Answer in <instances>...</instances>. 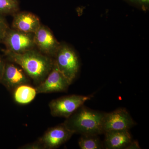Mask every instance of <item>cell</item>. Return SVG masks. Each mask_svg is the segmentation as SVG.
<instances>
[{
	"label": "cell",
	"mask_w": 149,
	"mask_h": 149,
	"mask_svg": "<svg viewBox=\"0 0 149 149\" xmlns=\"http://www.w3.org/2000/svg\"><path fill=\"white\" fill-rule=\"evenodd\" d=\"M3 52L8 60L20 67L37 85L42 82L53 67V58L34 49L21 54L5 49Z\"/></svg>",
	"instance_id": "1"
},
{
	"label": "cell",
	"mask_w": 149,
	"mask_h": 149,
	"mask_svg": "<svg viewBox=\"0 0 149 149\" xmlns=\"http://www.w3.org/2000/svg\"><path fill=\"white\" fill-rule=\"evenodd\" d=\"M105 113L83 105L66 118L63 123L74 134L98 136L103 134L102 124Z\"/></svg>",
	"instance_id": "2"
},
{
	"label": "cell",
	"mask_w": 149,
	"mask_h": 149,
	"mask_svg": "<svg viewBox=\"0 0 149 149\" xmlns=\"http://www.w3.org/2000/svg\"><path fill=\"white\" fill-rule=\"evenodd\" d=\"M58 68L72 83L80 69V62L77 54L68 45L61 44L54 58Z\"/></svg>",
	"instance_id": "3"
},
{
	"label": "cell",
	"mask_w": 149,
	"mask_h": 149,
	"mask_svg": "<svg viewBox=\"0 0 149 149\" xmlns=\"http://www.w3.org/2000/svg\"><path fill=\"white\" fill-rule=\"evenodd\" d=\"M93 97L92 95L84 96L72 95L53 100L49 104L51 114L54 117L68 118L84 105L85 102Z\"/></svg>",
	"instance_id": "4"
},
{
	"label": "cell",
	"mask_w": 149,
	"mask_h": 149,
	"mask_svg": "<svg viewBox=\"0 0 149 149\" xmlns=\"http://www.w3.org/2000/svg\"><path fill=\"white\" fill-rule=\"evenodd\" d=\"M3 43L5 50L21 54L34 49V34L21 32L13 29H9Z\"/></svg>",
	"instance_id": "5"
},
{
	"label": "cell",
	"mask_w": 149,
	"mask_h": 149,
	"mask_svg": "<svg viewBox=\"0 0 149 149\" xmlns=\"http://www.w3.org/2000/svg\"><path fill=\"white\" fill-rule=\"evenodd\" d=\"M71 83L59 71L54 61L53 67L42 82L36 87L37 94L66 92Z\"/></svg>",
	"instance_id": "6"
},
{
	"label": "cell",
	"mask_w": 149,
	"mask_h": 149,
	"mask_svg": "<svg viewBox=\"0 0 149 149\" xmlns=\"http://www.w3.org/2000/svg\"><path fill=\"white\" fill-rule=\"evenodd\" d=\"M136 124L131 116L125 109L119 108L105 113L102 124L103 134L112 130H129Z\"/></svg>",
	"instance_id": "7"
},
{
	"label": "cell",
	"mask_w": 149,
	"mask_h": 149,
	"mask_svg": "<svg viewBox=\"0 0 149 149\" xmlns=\"http://www.w3.org/2000/svg\"><path fill=\"white\" fill-rule=\"evenodd\" d=\"M34 42L40 52L53 58L61 45L50 29L42 24L34 34Z\"/></svg>",
	"instance_id": "8"
},
{
	"label": "cell",
	"mask_w": 149,
	"mask_h": 149,
	"mask_svg": "<svg viewBox=\"0 0 149 149\" xmlns=\"http://www.w3.org/2000/svg\"><path fill=\"white\" fill-rule=\"evenodd\" d=\"M73 134L63 123L49 128L38 140L42 144L44 149H56L66 143Z\"/></svg>",
	"instance_id": "9"
},
{
	"label": "cell",
	"mask_w": 149,
	"mask_h": 149,
	"mask_svg": "<svg viewBox=\"0 0 149 149\" xmlns=\"http://www.w3.org/2000/svg\"><path fill=\"white\" fill-rule=\"evenodd\" d=\"M0 83L9 91H13L19 85L29 84L30 80L28 75L20 67L9 61L6 62Z\"/></svg>",
	"instance_id": "10"
},
{
	"label": "cell",
	"mask_w": 149,
	"mask_h": 149,
	"mask_svg": "<svg viewBox=\"0 0 149 149\" xmlns=\"http://www.w3.org/2000/svg\"><path fill=\"white\" fill-rule=\"evenodd\" d=\"M41 25L40 19L34 14L28 12H21L15 14L12 29L34 34Z\"/></svg>",
	"instance_id": "11"
},
{
	"label": "cell",
	"mask_w": 149,
	"mask_h": 149,
	"mask_svg": "<svg viewBox=\"0 0 149 149\" xmlns=\"http://www.w3.org/2000/svg\"><path fill=\"white\" fill-rule=\"evenodd\" d=\"M104 134V145L107 149H125L132 141L128 130H112Z\"/></svg>",
	"instance_id": "12"
},
{
	"label": "cell",
	"mask_w": 149,
	"mask_h": 149,
	"mask_svg": "<svg viewBox=\"0 0 149 149\" xmlns=\"http://www.w3.org/2000/svg\"><path fill=\"white\" fill-rule=\"evenodd\" d=\"M37 94L36 88L29 84H23L13 90V98L17 103L26 105L32 102Z\"/></svg>",
	"instance_id": "13"
},
{
	"label": "cell",
	"mask_w": 149,
	"mask_h": 149,
	"mask_svg": "<svg viewBox=\"0 0 149 149\" xmlns=\"http://www.w3.org/2000/svg\"><path fill=\"white\" fill-rule=\"evenodd\" d=\"M81 149H101L103 148L97 135H82L78 141Z\"/></svg>",
	"instance_id": "14"
},
{
	"label": "cell",
	"mask_w": 149,
	"mask_h": 149,
	"mask_svg": "<svg viewBox=\"0 0 149 149\" xmlns=\"http://www.w3.org/2000/svg\"><path fill=\"white\" fill-rule=\"evenodd\" d=\"M19 9L18 0H0V15L15 14Z\"/></svg>",
	"instance_id": "15"
},
{
	"label": "cell",
	"mask_w": 149,
	"mask_h": 149,
	"mask_svg": "<svg viewBox=\"0 0 149 149\" xmlns=\"http://www.w3.org/2000/svg\"><path fill=\"white\" fill-rule=\"evenodd\" d=\"M10 28L8 23L5 18L3 15H0V43H3Z\"/></svg>",
	"instance_id": "16"
},
{
	"label": "cell",
	"mask_w": 149,
	"mask_h": 149,
	"mask_svg": "<svg viewBox=\"0 0 149 149\" xmlns=\"http://www.w3.org/2000/svg\"><path fill=\"white\" fill-rule=\"evenodd\" d=\"M125 1L143 10L148 11L149 10V0H125Z\"/></svg>",
	"instance_id": "17"
},
{
	"label": "cell",
	"mask_w": 149,
	"mask_h": 149,
	"mask_svg": "<svg viewBox=\"0 0 149 149\" xmlns=\"http://www.w3.org/2000/svg\"><path fill=\"white\" fill-rule=\"evenodd\" d=\"M19 148L21 149H44V148L42 143L39 140H38L35 142L24 145Z\"/></svg>",
	"instance_id": "18"
},
{
	"label": "cell",
	"mask_w": 149,
	"mask_h": 149,
	"mask_svg": "<svg viewBox=\"0 0 149 149\" xmlns=\"http://www.w3.org/2000/svg\"><path fill=\"white\" fill-rule=\"evenodd\" d=\"M127 149H141L139 143L137 141H132L125 148Z\"/></svg>",
	"instance_id": "19"
},
{
	"label": "cell",
	"mask_w": 149,
	"mask_h": 149,
	"mask_svg": "<svg viewBox=\"0 0 149 149\" xmlns=\"http://www.w3.org/2000/svg\"><path fill=\"white\" fill-rule=\"evenodd\" d=\"M6 63V62L0 56V82L1 80L2 77Z\"/></svg>",
	"instance_id": "20"
}]
</instances>
